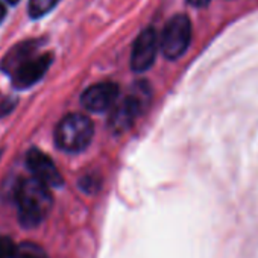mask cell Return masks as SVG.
I'll return each mask as SVG.
<instances>
[{
  "label": "cell",
  "instance_id": "6da1fadb",
  "mask_svg": "<svg viewBox=\"0 0 258 258\" xmlns=\"http://www.w3.org/2000/svg\"><path fill=\"white\" fill-rule=\"evenodd\" d=\"M16 202L19 207V219L26 228L41 223L53 205L50 188L35 178L23 179L17 185Z\"/></svg>",
  "mask_w": 258,
  "mask_h": 258
},
{
  "label": "cell",
  "instance_id": "7a4b0ae2",
  "mask_svg": "<svg viewBox=\"0 0 258 258\" xmlns=\"http://www.w3.org/2000/svg\"><path fill=\"white\" fill-rule=\"evenodd\" d=\"M151 87L146 81L136 82L126 97L112 108L109 129L114 134H121L133 126L134 120L148 108L151 102Z\"/></svg>",
  "mask_w": 258,
  "mask_h": 258
},
{
  "label": "cell",
  "instance_id": "3957f363",
  "mask_svg": "<svg viewBox=\"0 0 258 258\" xmlns=\"http://www.w3.org/2000/svg\"><path fill=\"white\" fill-rule=\"evenodd\" d=\"M94 136L93 121L79 112L62 117L55 129V143L61 151L75 154L81 152L91 143Z\"/></svg>",
  "mask_w": 258,
  "mask_h": 258
},
{
  "label": "cell",
  "instance_id": "277c9868",
  "mask_svg": "<svg viewBox=\"0 0 258 258\" xmlns=\"http://www.w3.org/2000/svg\"><path fill=\"white\" fill-rule=\"evenodd\" d=\"M191 41V22L187 16L178 14L172 17L163 29L160 49L167 59L181 58Z\"/></svg>",
  "mask_w": 258,
  "mask_h": 258
},
{
  "label": "cell",
  "instance_id": "5b68a950",
  "mask_svg": "<svg viewBox=\"0 0 258 258\" xmlns=\"http://www.w3.org/2000/svg\"><path fill=\"white\" fill-rule=\"evenodd\" d=\"M160 49V38L154 28H148L136 38L131 53V69L143 73L152 67Z\"/></svg>",
  "mask_w": 258,
  "mask_h": 258
},
{
  "label": "cell",
  "instance_id": "8992f818",
  "mask_svg": "<svg viewBox=\"0 0 258 258\" xmlns=\"http://www.w3.org/2000/svg\"><path fill=\"white\" fill-rule=\"evenodd\" d=\"M26 164L32 173V178L38 179L49 188L61 187L64 184V179H62L58 167L55 166L52 158L49 155H46L43 151L35 149V148L31 149L26 155Z\"/></svg>",
  "mask_w": 258,
  "mask_h": 258
},
{
  "label": "cell",
  "instance_id": "52a82bcc",
  "mask_svg": "<svg viewBox=\"0 0 258 258\" xmlns=\"http://www.w3.org/2000/svg\"><path fill=\"white\" fill-rule=\"evenodd\" d=\"M118 85L114 82H99L88 87L82 96L81 103L87 111L91 112H103L115 105L118 97Z\"/></svg>",
  "mask_w": 258,
  "mask_h": 258
},
{
  "label": "cell",
  "instance_id": "ba28073f",
  "mask_svg": "<svg viewBox=\"0 0 258 258\" xmlns=\"http://www.w3.org/2000/svg\"><path fill=\"white\" fill-rule=\"evenodd\" d=\"M52 55L44 53L40 56H34L29 61H26L20 69H17L13 75V84L16 88H29L34 84H37L47 72V69L52 64Z\"/></svg>",
  "mask_w": 258,
  "mask_h": 258
},
{
  "label": "cell",
  "instance_id": "9c48e42d",
  "mask_svg": "<svg viewBox=\"0 0 258 258\" xmlns=\"http://www.w3.org/2000/svg\"><path fill=\"white\" fill-rule=\"evenodd\" d=\"M37 47H38L37 40H29V41H23V43L17 44L2 59V62H0V69H2L5 73L14 75V72L17 69H20L31 58H34Z\"/></svg>",
  "mask_w": 258,
  "mask_h": 258
},
{
  "label": "cell",
  "instance_id": "30bf717a",
  "mask_svg": "<svg viewBox=\"0 0 258 258\" xmlns=\"http://www.w3.org/2000/svg\"><path fill=\"white\" fill-rule=\"evenodd\" d=\"M14 258H49L44 247L34 241H23L22 244H17Z\"/></svg>",
  "mask_w": 258,
  "mask_h": 258
},
{
  "label": "cell",
  "instance_id": "8fae6325",
  "mask_svg": "<svg viewBox=\"0 0 258 258\" xmlns=\"http://www.w3.org/2000/svg\"><path fill=\"white\" fill-rule=\"evenodd\" d=\"M59 0H29V16L32 19H40L50 13Z\"/></svg>",
  "mask_w": 258,
  "mask_h": 258
},
{
  "label": "cell",
  "instance_id": "7c38bea8",
  "mask_svg": "<svg viewBox=\"0 0 258 258\" xmlns=\"http://www.w3.org/2000/svg\"><path fill=\"white\" fill-rule=\"evenodd\" d=\"M17 244L10 237H0V258H14Z\"/></svg>",
  "mask_w": 258,
  "mask_h": 258
},
{
  "label": "cell",
  "instance_id": "4fadbf2b",
  "mask_svg": "<svg viewBox=\"0 0 258 258\" xmlns=\"http://www.w3.org/2000/svg\"><path fill=\"white\" fill-rule=\"evenodd\" d=\"M187 2L195 8H205L211 0H187Z\"/></svg>",
  "mask_w": 258,
  "mask_h": 258
},
{
  "label": "cell",
  "instance_id": "5bb4252c",
  "mask_svg": "<svg viewBox=\"0 0 258 258\" xmlns=\"http://www.w3.org/2000/svg\"><path fill=\"white\" fill-rule=\"evenodd\" d=\"M5 16H7V8H5V5L2 2H0V23L4 22Z\"/></svg>",
  "mask_w": 258,
  "mask_h": 258
},
{
  "label": "cell",
  "instance_id": "9a60e30c",
  "mask_svg": "<svg viewBox=\"0 0 258 258\" xmlns=\"http://www.w3.org/2000/svg\"><path fill=\"white\" fill-rule=\"evenodd\" d=\"M7 2H8V4H11V5H14V4H17V2H19V0H7Z\"/></svg>",
  "mask_w": 258,
  "mask_h": 258
}]
</instances>
